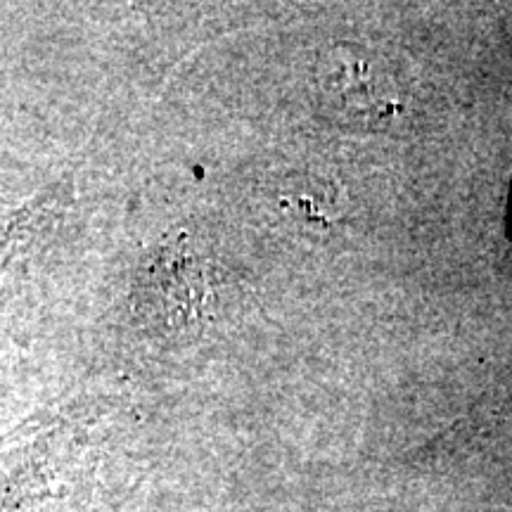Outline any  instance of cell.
Wrapping results in <instances>:
<instances>
[{"instance_id": "6da1fadb", "label": "cell", "mask_w": 512, "mask_h": 512, "mask_svg": "<svg viewBox=\"0 0 512 512\" xmlns=\"http://www.w3.org/2000/svg\"><path fill=\"white\" fill-rule=\"evenodd\" d=\"M131 306L140 325L166 337L197 332L211 318L214 287L209 264L185 233L162 242L140 264Z\"/></svg>"}, {"instance_id": "7a4b0ae2", "label": "cell", "mask_w": 512, "mask_h": 512, "mask_svg": "<svg viewBox=\"0 0 512 512\" xmlns=\"http://www.w3.org/2000/svg\"><path fill=\"white\" fill-rule=\"evenodd\" d=\"M313 81L325 110L344 124L382 128L401 112L394 69L375 50L337 43L320 55Z\"/></svg>"}, {"instance_id": "3957f363", "label": "cell", "mask_w": 512, "mask_h": 512, "mask_svg": "<svg viewBox=\"0 0 512 512\" xmlns=\"http://www.w3.org/2000/svg\"><path fill=\"white\" fill-rule=\"evenodd\" d=\"M275 207L306 228H332L342 216V195L335 183L318 176L292 174L278 185Z\"/></svg>"}, {"instance_id": "277c9868", "label": "cell", "mask_w": 512, "mask_h": 512, "mask_svg": "<svg viewBox=\"0 0 512 512\" xmlns=\"http://www.w3.org/2000/svg\"><path fill=\"white\" fill-rule=\"evenodd\" d=\"M508 233H510V238H512V192H510V226H508Z\"/></svg>"}]
</instances>
